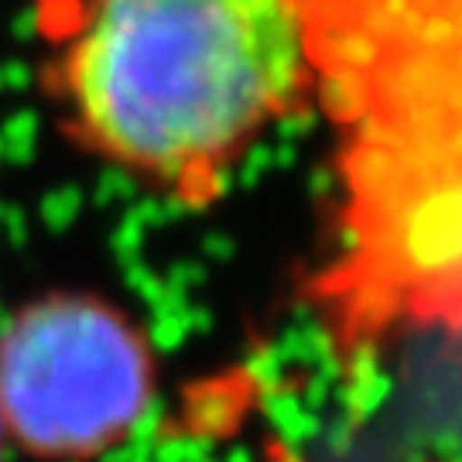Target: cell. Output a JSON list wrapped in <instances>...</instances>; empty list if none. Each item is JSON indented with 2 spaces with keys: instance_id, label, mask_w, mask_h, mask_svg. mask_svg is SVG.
<instances>
[{
  "instance_id": "6da1fadb",
  "label": "cell",
  "mask_w": 462,
  "mask_h": 462,
  "mask_svg": "<svg viewBox=\"0 0 462 462\" xmlns=\"http://www.w3.org/2000/svg\"><path fill=\"white\" fill-rule=\"evenodd\" d=\"M336 131V247L312 274L339 360L459 332V0H301Z\"/></svg>"
},
{
  "instance_id": "277c9868",
  "label": "cell",
  "mask_w": 462,
  "mask_h": 462,
  "mask_svg": "<svg viewBox=\"0 0 462 462\" xmlns=\"http://www.w3.org/2000/svg\"><path fill=\"white\" fill-rule=\"evenodd\" d=\"M7 448H11V442H7V431H4V421H0V462L7 456Z\"/></svg>"
},
{
  "instance_id": "7a4b0ae2",
  "label": "cell",
  "mask_w": 462,
  "mask_h": 462,
  "mask_svg": "<svg viewBox=\"0 0 462 462\" xmlns=\"http://www.w3.org/2000/svg\"><path fill=\"white\" fill-rule=\"evenodd\" d=\"M51 89L86 151L206 206L257 137L312 97L305 11L301 0H86Z\"/></svg>"
},
{
  "instance_id": "3957f363",
  "label": "cell",
  "mask_w": 462,
  "mask_h": 462,
  "mask_svg": "<svg viewBox=\"0 0 462 462\" xmlns=\"http://www.w3.org/2000/svg\"><path fill=\"white\" fill-rule=\"evenodd\" d=\"M158 364L144 329L114 301L45 295L0 329V421L42 462H93L148 418Z\"/></svg>"
}]
</instances>
